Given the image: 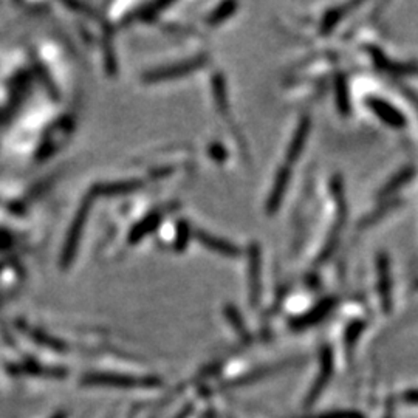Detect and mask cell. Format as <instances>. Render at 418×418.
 Instances as JSON below:
<instances>
[{
  "instance_id": "1",
  "label": "cell",
  "mask_w": 418,
  "mask_h": 418,
  "mask_svg": "<svg viewBox=\"0 0 418 418\" xmlns=\"http://www.w3.org/2000/svg\"><path fill=\"white\" fill-rule=\"evenodd\" d=\"M367 107L372 111V113L376 116V118L385 122L386 126L396 130L406 127V118H404V115L395 106L390 104L389 101L375 98V97L369 98Z\"/></svg>"
},
{
  "instance_id": "2",
  "label": "cell",
  "mask_w": 418,
  "mask_h": 418,
  "mask_svg": "<svg viewBox=\"0 0 418 418\" xmlns=\"http://www.w3.org/2000/svg\"><path fill=\"white\" fill-rule=\"evenodd\" d=\"M289 183H290V169L289 168L279 169L276 178H274L268 200H266V211H268V214H274V212L278 211L279 204L282 202V198L287 193Z\"/></svg>"
},
{
  "instance_id": "3",
  "label": "cell",
  "mask_w": 418,
  "mask_h": 418,
  "mask_svg": "<svg viewBox=\"0 0 418 418\" xmlns=\"http://www.w3.org/2000/svg\"><path fill=\"white\" fill-rule=\"evenodd\" d=\"M197 239L200 241L202 245L207 246L208 250L217 252L220 256L226 257H236L239 255V250L236 245H232L231 242L225 241V239L217 237L214 234H209L207 231H198L197 232Z\"/></svg>"
},
{
  "instance_id": "4",
  "label": "cell",
  "mask_w": 418,
  "mask_h": 418,
  "mask_svg": "<svg viewBox=\"0 0 418 418\" xmlns=\"http://www.w3.org/2000/svg\"><path fill=\"white\" fill-rule=\"evenodd\" d=\"M310 129H312V120L308 118V116H304V118L299 121V126L296 129V132H294L293 138L290 141L289 152H287V160H289L290 163L294 161L296 159H299V155L303 154Z\"/></svg>"
},
{
  "instance_id": "5",
  "label": "cell",
  "mask_w": 418,
  "mask_h": 418,
  "mask_svg": "<svg viewBox=\"0 0 418 418\" xmlns=\"http://www.w3.org/2000/svg\"><path fill=\"white\" fill-rule=\"evenodd\" d=\"M369 53H370V58H373L375 64L378 65L380 68H383L385 72L401 74V73H412V72L418 70V67H415V65L392 63V61H389L378 49H369Z\"/></svg>"
},
{
  "instance_id": "6",
  "label": "cell",
  "mask_w": 418,
  "mask_h": 418,
  "mask_svg": "<svg viewBox=\"0 0 418 418\" xmlns=\"http://www.w3.org/2000/svg\"><path fill=\"white\" fill-rule=\"evenodd\" d=\"M376 270H378V289L383 303H389L390 299V268H389V259L386 255H381L376 260Z\"/></svg>"
},
{
  "instance_id": "7",
  "label": "cell",
  "mask_w": 418,
  "mask_h": 418,
  "mask_svg": "<svg viewBox=\"0 0 418 418\" xmlns=\"http://www.w3.org/2000/svg\"><path fill=\"white\" fill-rule=\"evenodd\" d=\"M412 177H414V169H412V168L403 169L401 172H399V174H396V175H394L392 178H390V180L386 183V186L381 189L380 195H381V197H385V195L394 194L396 189H400V188L403 186V184L406 183V182H409Z\"/></svg>"
},
{
  "instance_id": "8",
  "label": "cell",
  "mask_w": 418,
  "mask_h": 418,
  "mask_svg": "<svg viewBox=\"0 0 418 418\" xmlns=\"http://www.w3.org/2000/svg\"><path fill=\"white\" fill-rule=\"evenodd\" d=\"M237 10V3L234 2H226V3H220L217 6V8L211 13L208 17V24L209 25H218L222 24L223 20H226L228 17H231L234 15V11Z\"/></svg>"
},
{
  "instance_id": "9",
  "label": "cell",
  "mask_w": 418,
  "mask_h": 418,
  "mask_svg": "<svg viewBox=\"0 0 418 418\" xmlns=\"http://www.w3.org/2000/svg\"><path fill=\"white\" fill-rule=\"evenodd\" d=\"M250 280H251V290H252V296L257 294L259 289V276H260V256H259V250L257 246H252L251 250V256H250Z\"/></svg>"
},
{
  "instance_id": "10",
  "label": "cell",
  "mask_w": 418,
  "mask_h": 418,
  "mask_svg": "<svg viewBox=\"0 0 418 418\" xmlns=\"http://www.w3.org/2000/svg\"><path fill=\"white\" fill-rule=\"evenodd\" d=\"M337 99H338V108L342 115L348 113L351 106H348V92H347V84L346 81L339 78L337 81Z\"/></svg>"
},
{
  "instance_id": "11",
  "label": "cell",
  "mask_w": 418,
  "mask_h": 418,
  "mask_svg": "<svg viewBox=\"0 0 418 418\" xmlns=\"http://www.w3.org/2000/svg\"><path fill=\"white\" fill-rule=\"evenodd\" d=\"M342 13H344V8H335L332 11H328L324 20H322V25H321V30L324 33H328L330 31L335 25L338 24V20L341 19Z\"/></svg>"
},
{
  "instance_id": "12",
  "label": "cell",
  "mask_w": 418,
  "mask_h": 418,
  "mask_svg": "<svg viewBox=\"0 0 418 418\" xmlns=\"http://www.w3.org/2000/svg\"><path fill=\"white\" fill-rule=\"evenodd\" d=\"M209 154H211V156H214L216 160H218V161H222L223 159H225V147H222V146H218V145H216V146H212V149L209 150Z\"/></svg>"
}]
</instances>
